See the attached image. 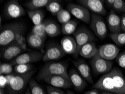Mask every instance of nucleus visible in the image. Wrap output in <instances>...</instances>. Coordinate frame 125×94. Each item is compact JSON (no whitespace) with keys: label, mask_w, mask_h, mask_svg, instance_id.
<instances>
[{"label":"nucleus","mask_w":125,"mask_h":94,"mask_svg":"<svg viewBox=\"0 0 125 94\" xmlns=\"http://www.w3.org/2000/svg\"><path fill=\"white\" fill-rule=\"evenodd\" d=\"M7 86V82L6 76L0 75V89H4Z\"/></svg>","instance_id":"obj_37"},{"label":"nucleus","mask_w":125,"mask_h":94,"mask_svg":"<svg viewBox=\"0 0 125 94\" xmlns=\"http://www.w3.org/2000/svg\"><path fill=\"white\" fill-rule=\"evenodd\" d=\"M90 27L100 40H104L106 37L108 33L107 27L104 19L100 15L94 13L91 14Z\"/></svg>","instance_id":"obj_6"},{"label":"nucleus","mask_w":125,"mask_h":94,"mask_svg":"<svg viewBox=\"0 0 125 94\" xmlns=\"http://www.w3.org/2000/svg\"><path fill=\"white\" fill-rule=\"evenodd\" d=\"M5 16L10 19H16L24 16L26 11L16 0L7 1L3 10Z\"/></svg>","instance_id":"obj_9"},{"label":"nucleus","mask_w":125,"mask_h":94,"mask_svg":"<svg viewBox=\"0 0 125 94\" xmlns=\"http://www.w3.org/2000/svg\"><path fill=\"white\" fill-rule=\"evenodd\" d=\"M73 63L76 68L77 71L83 77V78L86 81L89 82L90 83H93V80L91 70L89 65L82 59L74 61Z\"/></svg>","instance_id":"obj_17"},{"label":"nucleus","mask_w":125,"mask_h":94,"mask_svg":"<svg viewBox=\"0 0 125 94\" xmlns=\"http://www.w3.org/2000/svg\"><path fill=\"white\" fill-rule=\"evenodd\" d=\"M100 94H115L113 93H111V92L108 91H102V92Z\"/></svg>","instance_id":"obj_41"},{"label":"nucleus","mask_w":125,"mask_h":94,"mask_svg":"<svg viewBox=\"0 0 125 94\" xmlns=\"http://www.w3.org/2000/svg\"><path fill=\"white\" fill-rule=\"evenodd\" d=\"M93 87L115 94H125V77L118 68H115L103 74L94 84Z\"/></svg>","instance_id":"obj_1"},{"label":"nucleus","mask_w":125,"mask_h":94,"mask_svg":"<svg viewBox=\"0 0 125 94\" xmlns=\"http://www.w3.org/2000/svg\"><path fill=\"white\" fill-rule=\"evenodd\" d=\"M121 30L125 32V14H123L121 18Z\"/></svg>","instance_id":"obj_38"},{"label":"nucleus","mask_w":125,"mask_h":94,"mask_svg":"<svg viewBox=\"0 0 125 94\" xmlns=\"http://www.w3.org/2000/svg\"><path fill=\"white\" fill-rule=\"evenodd\" d=\"M51 1V0H29L25 3V6L29 10H37L42 7H46Z\"/></svg>","instance_id":"obj_24"},{"label":"nucleus","mask_w":125,"mask_h":94,"mask_svg":"<svg viewBox=\"0 0 125 94\" xmlns=\"http://www.w3.org/2000/svg\"><path fill=\"white\" fill-rule=\"evenodd\" d=\"M46 10L53 15H57L63 7L58 1L51 0L46 7Z\"/></svg>","instance_id":"obj_26"},{"label":"nucleus","mask_w":125,"mask_h":94,"mask_svg":"<svg viewBox=\"0 0 125 94\" xmlns=\"http://www.w3.org/2000/svg\"><path fill=\"white\" fill-rule=\"evenodd\" d=\"M15 42L18 44V45H19V46L24 51L29 50V49H28L27 47V40H26L25 37L24 36L23 33L19 34L18 35L16 36V38H15Z\"/></svg>","instance_id":"obj_33"},{"label":"nucleus","mask_w":125,"mask_h":94,"mask_svg":"<svg viewBox=\"0 0 125 94\" xmlns=\"http://www.w3.org/2000/svg\"><path fill=\"white\" fill-rule=\"evenodd\" d=\"M24 51L16 42L6 46L1 51V57L5 61L14 60ZM12 61V60H11Z\"/></svg>","instance_id":"obj_15"},{"label":"nucleus","mask_w":125,"mask_h":94,"mask_svg":"<svg viewBox=\"0 0 125 94\" xmlns=\"http://www.w3.org/2000/svg\"><path fill=\"white\" fill-rule=\"evenodd\" d=\"M60 45L65 54H75L77 49V43L73 37L70 36H65L61 40Z\"/></svg>","instance_id":"obj_19"},{"label":"nucleus","mask_w":125,"mask_h":94,"mask_svg":"<svg viewBox=\"0 0 125 94\" xmlns=\"http://www.w3.org/2000/svg\"><path fill=\"white\" fill-rule=\"evenodd\" d=\"M71 14L67 10H65L63 8L56 15L57 19L58 22L62 25L71 20Z\"/></svg>","instance_id":"obj_29"},{"label":"nucleus","mask_w":125,"mask_h":94,"mask_svg":"<svg viewBox=\"0 0 125 94\" xmlns=\"http://www.w3.org/2000/svg\"><path fill=\"white\" fill-rule=\"evenodd\" d=\"M112 8L115 12L125 13V1L123 0H115Z\"/></svg>","instance_id":"obj_34"},{"label":"nucleus","mask_w":125,"mask_h":94,"mask_svg":"<svg viewBox=\"0 0 125 94\" xmlns=\"http://www.w3.org/2000/svg\"><path fill=\"white\" fill-rule=\"evenodd\" d=\"M77 2L81 5L86 7L89 10L92 11L93 13L99 15H105L107 10L104 6V1L100 0H79Z\"/></svg>","instance_id":"obj_12"},{"label":"nucleus","mask_w":125,"mask_h":94,"mask_svg":"<svg viewBox=\"0 0 125 94\" xmlns=\"http://www.w3.org/2000/svg\"><path fill=\"white\" fill-rule=\"evenodd\" d=\"M30 93L31 94H46L44 89L37 83L35 80L31 78L29 83Z\"/></svg>","instance_id":"obj_30"},{"label":"nucleus","mask_w":125,"mask_h":94,"mask_svg":"<svg viewBox=\"0 0 125 94\" xmlns=\"http://www.w3.org/2000/svg\"><path fill=\"white\" fill-rule=\"evenodd\" d=\"M47 20H45L41 24L38 26H34L32 28L31 32L37 35L40 36L45 40L47 37L46 32H45V26H46Z\"/></svg>","instance_id":"obj_28"},{"label":"nucleus","mask_w":125,"mask_h":94,"mask_svg":"<svg viewBox=\"0 0 125 94\" xmlns=\"http://www.w3.org/2000/svg\"><path fill=\"white\" fill-rule=\"evenodd\" d=\"M66 94H74V93H73V91H67V93Z\"/></svg>","instance_id":"obj_43"},{"label":"nucleus","mask_w":125,"mask_h":94,"mask_svg":"<svg viewBox=\"0 0 125 94\" xmlns=\"http://www.w3.org/2000/svg\"><path fill=\"white\" fill-rule=\"evenodd\" d=\"M121 19L120 17L114 10H111L107 16L108 27L111 33H117L121 32Z\"/></svg>","instance_id":"obj_18"},{"label":"nucleus","mask_w":125,"mask_h":94,"mask_svg":"<svg viewBox=\"0 0 125 94\" xmlns=\"http://www.w3.org/2000/svg\"><path fill=\"white\" fill-rule=\"evenodd\" d=\"M90 64L94 73L99 75L110 72L112 69L113 62L102 58L97 54L91 59Z\"/></svg>","instance_id":"obj_7"},{"label":"nucleus","mask_w":125,"mask_h":94,"mask_svg":"<svg viewBox=\"0 0 125 94\" xmlns=\"http://www.w3.org/2000/svg\"><path fill=\"white\" fill-rule=\"evenodd\" d=\"M115 61L121 68L125 69V51H122L115 58Z\"/></svg>","instance_id":"obj_35"},{"label":"nucleus","mask_w":125,"mask_h":94,"mask_svg":"<svg viewBox=\"0 0 125 94\" xmlns=\"http://www.w3.org/2000/svg\"><path fill=\"white\" fill-rule=\"evenodd\" d=\"M26 27L20 22L7 24L1 28L0 45L5 47L15 42V38L19 34L24 33Z\"/></svg>","instance_id":"obj_2"},{"label":"nucleus","mask_w":125,"mask_h":94,"mask_svg":"<svg viewBox=\"0 0 125 94\" xmlns=\"http://www.w3.org/2000/svg\"><path fill=\"white\" fill-rule=\"evenodd\" d=\"M73 35L77 43L76 51L74 55L76 56L79 55V52L83 46L96 40V38L93 33L89 29L84 27L77 28Z\"/></svg>","instance_id":"obj_5"},{"label":"nucleus","mask_w":125,"mask_h":94,"mask_svg":"<svg viewBox=\"0 0 125 94\" xmlns=\"http://www.w3.org/2000/svg\"><path fill=\"white\" fill-rule=\"evenodd\" d=\"M67 8L70 14L73 15L79 20L87 24L90 23L91 14L89 10L86 7L81 5L70 3L67 5Z\"/></svg>","instance_id":"obj_10"},{"label":"nucleus","mask_w":125,"mask_h":94,"mask_svg":"<svg viewBox=\"0 0 125 94\" xmlns=\"http://www.w3.org/2000/svg\"><path fill=\"white\" fill-rule=\"evenodd\" d=\"M47 92L48 94H66L63 90L51 86H47Z\"/></svg>","instance_id":"obj_36"},{"label":"nucleus","mask_w":125,"mask_h":94,"mask_svg":"<svg viewBox=\"0 0 125 94\" xmlns=\"http://www.w3.org/2000/svg\"><path fill=\"white\" fill-rule=\"evenodd\" d=\"M69 78L75 89L77 91H81L86 86V82L79 73L74 68H71L69 70Z\"/></svg>","instance_id":"obj_16"},{"label":"nucleus","mask_w":125,"mask_h":94,"mask_svg":"<svg viewBox=\"0 0 125 94\" xmlns=\"http://www.w3.org/2000/svg\"><path fill=\"white\" fill-rule=\"evenodd\" d=\"M42 80L52 87L58 89H69L73 86L69 78L62 76H48Z\"/></svg>","instance_id":"obj_13"},{"label":"nucleus","mask_w":125,"mask_h":94,"mask_svg":"<svg viewBox=\"0 0 125 94\" xmlns=\"http://www.w3.org/2000/svg\"><path fill=\"white\" fill-rule=\"evenodd\" d=\"M45 32L47 36L51 37H54L60 35L61 33V29L55 21L47 20L45 26Z\"/></svg>","instance_id":"obj_22"},{"label":"nucleus","mask_w":125,"mask_h":94,"mask_svg":"<svg viewBox=\"0 0 125 94\" xmlns=\"http://www.w3.org/2000/svg\"><path fill=\"white\" fill-rule=\"evenodd\" d=\"M84 94H99V93L98 89H94L85 92Z\"/></svg>","instance_id":"obj_40"},{"label":"nucleus","mask_w":125,"mask_h":94,"mask_svg":"<svg viewBox=\"0 0 125 94\" xmlns=\"http://www.w3.org/2000/svg\"><path fill=\"white\" fill-rule=\"evenodd\" d=\"M98 49L94 42L85 44L81 48L79 55L86 59H92L98 54Z\"/></svg>","instance_id":"obj_21"},{"label":"nucleus","mask_w":125,"mask_h":94,"mask_svg":"<svg viewBox=\"0 0 125 94\" xmlns=\"http://www.w3.org/2000/svg\"><path fill=\"white\" fill-rule=\"evenodd\" d=\"M24 94H31V93H30V91H29V90H28L27 91H26Z\"/></svg>","instance_id":"obj_44"},{"label":"nucleus","mask_w":125,"mask_h":94,"mask_svg":"<svg viewBox=\"0 0 125 94\" xmlns=\"http://www.w3.org/2000/svg\"><path fill=\"white\" fill-rule=\"evenodd\" d=\"M26 13L30 20L33 23L34 26L41 24L44 21L45 13L43 10L39 9L34 11L27 10Z\"/></svg>","instance_id":"obj_23"},{"label":"nucleus","mask_w":125,"mask_h":94,"mask_svg":"<svg viewBox=\"0 0 125 94\" xmlns=\"http://www.w3.org/2000/svg\"><path fill=\"white\" fill-rule=\"evenodd\" d=\"M115 1V0H105V1H104V3L107 7H112Z\"/></svg>","instance_id":"obj_39"},{"label":"nucleus","mask_w":125,"mask_h":94,"mask_svg":"<svg viewBox=\"0 0 125 94\" xmlns=\"http://www.w3.org/2000/svg\"><path fill=\"white\" fill-rule=\"evenodd\" d=\"M0 94H5V90H4V89H0Z\"/></svg>","instance_id":"obj_42"},{"label":"nucleus","mask_w":125,"mask_h":94,"mask_svg":"<svg viewBox=\"0 0 125 94\" xmlns=\"http://www.w3.org/2000/svg\"><path fill=\"white\" fill-rule=\"evenodd\" d=\"M14 70V68H13V65L11 63H1L0 65V74L1 75H9L12 74Z\"/></svg>","instance_id":"obj_32"},{"label":"nucleus","mask_w":125,"mask_h":94,"mask_svg":"<svg viewBox=\"0 0 125 94\" xmlns=\"http://www.w3.org/2000/svg\"><path fill=\"white\" fill-rule=\"evenodd\" d=\"M67 64L62 62H48L39 71L37 77L39 80L48 76H62L69 78Z\"/></svg>","instance_id":"obj_3"},{"label":"nucleus","mask_w":125,"mask_h":94,"mask_svg":"<svg viewBox=\"0 0 125 94\" xmlns=\"http://www.w3.org/2000/svg\"><path fill=\"white\" fill-rule=\"evenodd\" d=\"M77 22L76 21L71 20L65 24L62 25V33L65 35L73 34L77 29Z\"/></svg>","instance_id":"obj_25"},{"label":"nucleus","mask_w":125,"mask_h":94,"mask_svg":"<svg viewBox=\"0 0 125 94\" xmlns=\"http://www.w3.org/2000/svg\"><path fill=\"white\" fill-rule=\"evenodd\" d=\"M65 54L61 45L56 43H51L47 46L43 54L42 60L45 62L57 60L63 57Z\"/></svg>","instance_id":"obj_11"},{"label":"nucleus","mask_w":125,"mask_h":94,"mask_svg":"<svg viewBox=\"0 0 125 94\" xmlns=\"http://www.w3.org/2000/svg\"><path fill=\"white\" fill-rule=\"evenodd\" d=\"M14 68L17 74H26L34 70V66L32 64H18L15 66Z\"/></svg>","instance_id":"obj_27"},{"label":"nucleus","mask_w":125,"mask_h":94,"mask_svg":"<svg viewBox=\"0 0 125 94\" xmlns=\"http://www.w3.org/2000/svg\"><path fill=\"white\" fill-rule=\"evenodd\" d=\"M109 37L117 45L123 46L125 45V32L111 33L109 35Z\"/></svg>","instance_id":"obj_31"},{"label":"nucleus","mask_w":125,"mask_h":94,"mask_svg":"<svg viewBox=\"0 0 125 94\" xmlns=\"http://www.w3.org/2000/svg\"><path fill=\"white\" fill-rule=\"evenodd\" d=\"M43 54L42 52L30 51L27 53H22L11 61L13 66L18 64H31L42 60Z\"/></svg>","instance_id":"obj_8"},{"label":"nucleus","mask_w":125,"mask_h":94,"mask_svg":"<svg viewBox=\"0 0 125 94\" xmlns=\"http://www.w3.org/2000/svg\"><path fill=\"white\" fill-rule=\"evenodd\" d=\"M119 54L120 49L112 43H107L100 46L98 51V54L100 57L109 61L116 58Z\"/></svg>","instance_id":"obj_14"},{"label":"nucleus","mask_w":125,"mask_h":94,"mask_svg":"<svg viewBox=\"0 0 125 94\" xmlns=\"http://www.w3.org/2000/svg\"><path fill=\"white\" fill-rule=\"evenodd\" d=\"M35 73L34 69L28 73L24 74H15L9 83L8 87L9 94H19L25 89L29 83L32 76Z\"/></svg>","instance_id":"obj_4"},{"label":"nucleus","mask_w":125,"mask_h":94,"mask_svg":"<svg viewBox=\"0 0 125 94\" xmlns=\"http://www.w3.org/2000/svg\"><path fill=\"white\" fill-rule=\"evenodd\" d=\"M26 40L29 47L34 49L40 50L42 51V53H43V47L45 42V39L44 38L31 32L28 34Z\"/></svg>","instance_id":"obj_20"}]
</instances>
